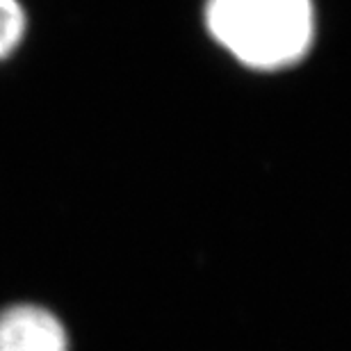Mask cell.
I'll use <instances>...</instances> for the list:
<instances>
[{
  "label": "cell",
  "mask_w": 351,
  "mask_h": 351,
  "mask_svg": "<svg viewBox=\"0 0 351 351\" xmlns=\"http://www.w3.org/2000/svg\"><path fill=\"white\" fill-rule=\"evenodd\" d=\"M30 30V14L23 0H0V64L23 48Z\"/></svg>",
  "instance_id": "obj_3"
},
{
  "label": "cell",
  "mask_w": 351,
  "mask_h": 351,
  "mask_svg": "<svg viewBox=\"0 0 351 351\" xmlns=\"http://www.w3.org/2000/svg\"><path fill=\"white\" fill-rule=\"evenodd\" d=\"M203 27L242 69L283 73L313 53L319 16L315 0H206Z\"/></svg>",
  "instance_id": "obj_1"
},
{
  "label": "cell",
  "mask_w": 351,
  "mask_h": 351,
  "mask_svg": "<svg viewBox=\"0 0 351 351\" xmlns=\"http://www.w3.org/2000/svg\"><path fill=\"white\" fill-rule=\"evenodd\" d=\"M0 351H71V333L53 308L14 301L0 308Z\"/></svg>",
  "instance_id": "obj_2"
}]
</instances>
